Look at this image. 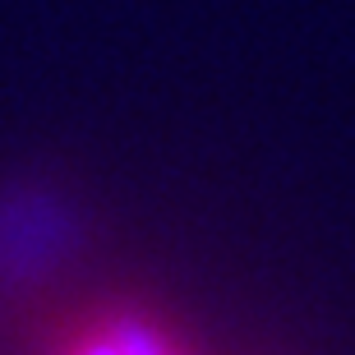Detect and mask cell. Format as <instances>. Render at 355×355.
Wrapping results in <instances>:
<instances>
[{
    "label": "cell",
    "instance_id": "6da1fadb",
    "mask_svg": "<svg viewBox=\"0 0 355 355\" xmlns=\"http://www.w3.org/2000/svg\"><path fill=\"white\" fill-rule=\"evenodd\" d=\"M33 355H208L171 318L139 300H88L42 332Z\"/></svg>",
    "mask_w": 355,
    "mask_h": 355
}]
</instances>
